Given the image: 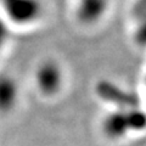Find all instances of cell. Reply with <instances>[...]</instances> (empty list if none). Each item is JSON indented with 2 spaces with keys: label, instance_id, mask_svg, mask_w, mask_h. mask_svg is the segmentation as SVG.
Segmentation results:
<instances>
[{
  "label": "cell",
  "instance_id": "2",
  "mask_svg": "<svg viewBox=\"0 0 146 146\" xmlns=\"http://www.w3.org/2000/svg\"><path fill=\"white\" fill-rule=\"evenodd\" d=\"M9 21L20 26H31L38 22L43 15L40 0H1Z\"/></svg>",
  "mask_w": 146,
  "mask_h": 146
},
{
  "label": "cell",
  "instance_id": "1",
  "mask_svg": "<svg viewBox=\"0 0 146 146\" xmlns=\"http://www.w3.org/2000/svg\"><path fill=\"white\" fill-rule=\"evenodd\" d=\"M34 82L43 96L55 98L65 88L66 73L56 60H46L36 67Z\"/></svg>",
  "mask_w": 146,
  "mask_h": 146
}]
</instances>
